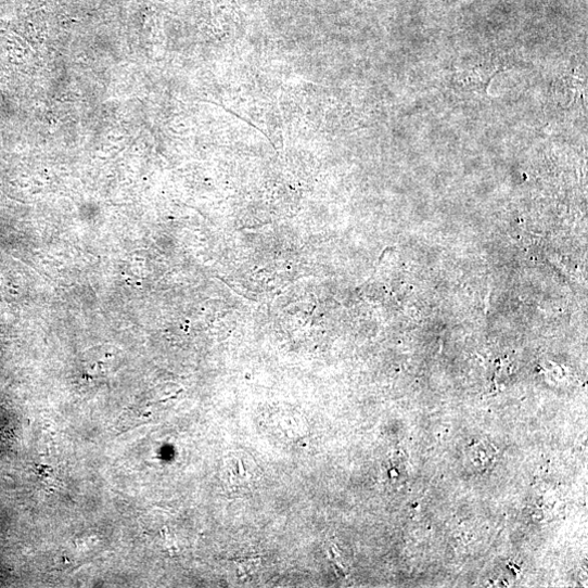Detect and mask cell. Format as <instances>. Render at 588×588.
I'll use <instances>...</instances> for the list:
<instances>
[{"label": "cell", "mask_w": 588, "mask_h": 588, "mask_svg": "<svg viewBox=\"0 0 588 588\" xmlns=\"http://www.w3.org/2000/svg\"><path fill=\"white\" fill-rule=\"evenodd\" d=\"M444 2H447V3H455V2H457V0H444Z\"/></svg>", "instance_id": "1"}]
</instances>
